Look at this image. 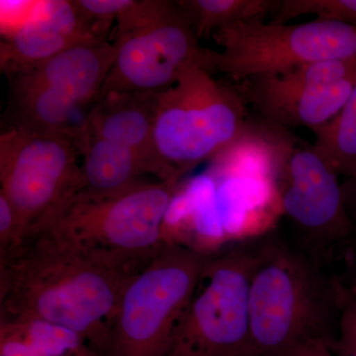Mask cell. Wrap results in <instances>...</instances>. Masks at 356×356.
<instances>
[{
  "label": "cell",
  "instance_id": "1",
  "mask_svg": "<svg viewBox=\"0 0 356 356\" xmlns=\"http://www.w3.org/2000/svg\"><path fill=\"white\" fill-rule=\"evenodd\" d=\"M147 261L35 227L18 247L0 252V323L60 325L104 355L124 290Z\"/></svg>",
  "mask_w": 356,
  "mask_h": 356
},
{
  "label": "cell",
  "instance_id": "2",
  "mask_svg": "<svg viewBox=\"0 0 356 356\" xmlns=\"http://www.w3.org/2000/svg\"><path fill=\"white\" fill-rule=\"evenodd\" d=\"M250 282L248 356L287 353L312 341L336 339L343 284L297 245L268 238L257 245Z\"/></svg>",
  "mask_w": 356,
  "mask_h": 356
},
{
  "label": "cell",
  "instance_id": "3",
  "mask_svg": "<svg viewBox=\"0 0 356 356\" xmlns=\"http://www.w3.org/2000/svg\"><path fill=\"white\" fill-rule=\"evenodd\" d=\"M240 88L193 67L159 93L154 147L166 181L180 184L204 161L217 159L250 132Z\"/></svg>",
  "mask_w": 356,
  "mask_h": 356
},
{
  "label": "cell",
  "instance_id": "4",
  "mask_svg": "<svg viewBox=\"0 0 356 356\" xmlns=\"http://www.w3.org/2000/svg\"><path fill=\"white\" fill-rule=\"evenodd\" d=\"M116 21L114 62L99 93H161L193 67L213 74L215 51L199 44L178 1L133 0Z\"/></svg>",
  "mask_w": 356,
  "mask_h": 356
},
{
  "label": "cell",
  "instance_id": "5",
  "mask_svg": "<svg viewBox=\"0 0 356 356\" xmlns=\"http://www.w3.org/2000/svg\"><path fill=\"white\" fill-rule=\"evenodd\" d=\"M208 252L165 243L122 295L105 356H166L191 303Z\"/></svg>",
  "mask_w": 356,
  "mask_h": 356
},
{
  "label": "cell",
  "instance_id": "6",
  "mask_svg": "<svg viewBox=\"0 0 356 356\" xmlns=\"http://www.w3.org/2000/svg\"><path fill=\"white\" fill-rule=\"evenodd\" d=\"M180 186L143 179L111 193L77 188L33 228L46 227L89 248L147 261L166 243L165 217Z\"/></svg>",
  "mask_w": 356,
  "mask_h": 356
},
{
  "label": "cell",
  "instance_id": "7",
  "mask_svg": "<svg viewBox=\"0 0 356 356\" xmlns=\"http://www.w3.org/2000/svg\"><path fill=\"white\" fill-rule=\"evenodd\" d=\"M109 41L77 44L41 64L6 74L8 104L4 128L76 138L74 114L90 108L113 65Z\"/></svg>",
  "mask_w": 356,
  "mask_h": 356
},
{
  "label": "cell",
  "instance_id": "8",
  "mask_svg": "<svg viewBox=\"0 0 356 356\" xmlns=\"http://www.w3.org/2000/svg\"><path fill=\"white\" fill-rule=\"evenodd\" d=\"M257 245L208 255L166 356H248Z\"/></svg>",
  "mask_w": 356,
  "mask_h": 356
},
{
  "label": "cell",
  "instance_id": "9",
  "mask_svg": "<svg viewBox=\"0 0 356 356\" xmlns=\"http://www.w3.org/2000/svg\"><path fill=\"white\" fill-rule=\"evenodd\" d=\"M213 38L222 49L215 51L213 72L238 81L322 60L356 58V28L334 21L282 25L242 21L215 32Z\"/></svg>",
  "mask_w": 356,
  "mask_h": 356
},
{
  "label": "cell",
  "instance_id": "10",
  "mask_svg": "<svg viewBox=\"0 0 356 356\" xmlns=\"http://www.w3.org/2000/svg\"><path fill=\"white\" fill-rule=\"evenodd\" d=\"M76 140L65 134L4 128L0 136V194L26 233L79 187Z\"/></svg>",
  "mask_w": 356,
  "mask_h": 356
},
{
  "label": "cell",
  "instance_id": "11",
  "mask_svg": "<svg viewBox=\"0 0 356 356\" xmlns=\"http://www.w3.org/2000/svg\"><path fill=\"white\" fill-rule=\"evenodd\" d=\"M281 207L300 235L296 245L323 264L322 255L355 234L339 175L314 146L287 140L278 161Z\"/></svg>",
  "mask_w": 356,
  "mask_h": 356
},
{
  "label": "cell",
  "instance_id": "12",
  "mask_svg": "<svg viewBox=\"0 0 356 356\" xmlns=\"http://www.w3.org/2000/svg\"><path fill=\"white\" fill-rule=\"evenodd\" d=\"M0 63L6 74L41 64L72 47L90 41H108L76 0L40 1L32 15L6 34Z\"/></svg>",
  "mask_w": 356,
  "mask_h": 356
},
{
  "label": "cell",
  "instance_id": "13",
  "mask_svg": "<svg viewBox=\"0 0 356 356\" xmlns=\"http://www.w3.org/2000/svg\"><path fill=\"white\" fill-rule=\"evenodd\" d=\"M241 92L273 127H306L312 132L327 125L343 109L356 84V76L322 88H284L266 76L242 81Z\"/></svg>",
  "mask_w": 356,
  "mask_h": 356
},
{
  "label": "cell",
  "instance_id": "14",
  "mask_svg": "<svg viewBox=\"0 0 356 356\" xmlns=\"http://www.w3.org/2000/svg\"><path fill=\"white\" fill-rule=\"evenodd\" d=\"M159 95L133 91L99 93L83 125L89 132L131 149L149 166L152 175L166 181L154 147Z\"/></svg>",
  "mask_w": 356,
  "mask_h": 356
},
{
  "label": "cell",
  "instance_id": "15",
  "mask_svg": "<svg viewBox=\"0 0 356 356\" xmlns=\"http://www.w3.org/2000/svg\"><path fill=\"white\" fill-rule=\"evenodd\" d=\"M83 154L79 187L92 193H111L128 188L152 175L149 166L127 147L89 132L83 122L76 138Z\"/></svg>",
  "mask_w": 356,
  "mask_h": 356
},
{
  "label": "cell",
  "instance_id": "16",
  "mask_svg": "<svg viewBox=\"0 0 356 356\" xmlns=\"http://www.w3.org/2000/svg\"><path fill=\"white\" fill-rule=\"evenodd\" d=\"M198 39L242 21L277 13L281 0H179Z\"/></svg>",
  "mask_w": 356,
  "mask_h": 356
},
{
  "label": "cell",
  "instance_id": "17",
  "mask_svg": "<svg viewBox=\"0 0 356 356\" xmlns=\"http://www.w3.org/2000/svg\"><path fill=\"white\" fill-rule=\"evenodd\" d=\"M313 133V146L325 163L337 175L356 184V84L341 112Z\"/></svg>",
  "mask_w": 356,
  "mask_h": 356
},
{
  "label": "cell",
  "instance_id": "18",
  "mask_svg": "<svg viewBox=\"0 0 356 356\" xmlns=\"http://www.w3.org/2000/svg\"><path fill=\"white\" fill-rule=\"evenodd\" d=\"M0 332L19 337L47 356H98L81 334L50 323L41 321L0 323Z\"/></svg>",
  "mask_w": 356,
  "mask_h": 356
},
{
  "label": "cell",
  "instance_id": "19",
  "mask_svg": "<svg viewBox=\"0 0 356 356\" xmlns=\"http://www.w3.org/2000/svg\"><path fill=\"white\" fill-rule=\"evenodd\" d=\"M303 15L316 19L334 21L356 28V0H281L270 24H286L287 21Z\"/></svg>",
  "mask_w": 356,
  "mask_h": 356
},
{
  "label": "cell",
  "instance_id": "20",
  "mask_svg": "<svg viewBox=\"0 0 356 356\" xmlns=\"http://www.w3.org/2000/svg\"><path fill=\"white\" fill-rule=\"evenodd\" d=\"M329 346L336 356H356V298L343 284L341 324Z\"/></svg>",
  "mask_w": 356,
  "mask_h": 356
},
{
  "label": "cell",
  "instance_id": "21",
  "mask_svg": "<svg viewBox=\"0 0 356 356\" xmlns=\"http://www.w3.org/2000/svg\"><path fill=\"white\" fill-rule=\"evenodd\" d=\"M133 0H76L88 17L95 21L100 36L107 39L112 22L132 3Z\"/></svg>",
  "mask_w": 356,
  "mask_h": 356
},
{
  "label": "cell",
  "instance_id": "22",
  "mask_svg": "<svg viewBox=\"0 0 356 356\" xmlns=\"http://www.w3.org/2000/svg\"><path fill=\"white\" fill-rule=\"evenodd\" d=\"M24 236V229L13 206L0 194V252L18 247Z\"/></svg>",
  "mask_w": 356,
  "mask_h": 356
},
{
  "label": "cell",
  "instance_id": "23",
  "mask_svg": "<svg viewBox=\"0 0 356 356\" xmlns=\"http://www.w3.org/2000/svg\"><path fill=\"white\" fill-rule=\"evenodd\" d=\"M0 356H47L19 337L0 332Z\"/></svg>",
  "mask_w": 356,
  "mask_h": 356
},
{
  "label": "cell",
  "instance_id": "24",
  "mask_svg": "<svg viewBox=\"0 0 356 356\" xmlns=\"http://www.w3.org/2000/svg\"><path fill=\"white\" fill-rule=\"evenodd\" d=\"M291 356H336L324 341H312L291 351Z\"/></svg>",
  "mask_w": 356,
  "mask_h": 356
},
{
  "label": "cell",
  "instance_id": "25",
  "mask_svg": "<svg viewBox=\"0 0 356 356\" xmlns=\"http://www.w3.org/2000/svg\"><path fill=\"white\" fill-rule=\"evenodd\" d=\"M348 292L356 298V252H350L346 254V270L339 276Z\"/></svg>",
  "mask_w": 356,
  "mask_h": 356
},
{
  "label": "cell",
  "instance_id": "26",
  "mask_svg": "<svg viewBox=\"0 0 356 356\" xmlns=\"http://www.w3.org/2000/svg\"><path fill=\"white\" fill-rule=\"evenodd\" d=\"M343 188L344 203H346V211L353 224V231L356 233V184L348 181L341 184Z\"/></svg>",
  "mask_w": 356,
  "mask_h": 356
},
{
  "label": "cell",
  "instance_id": "27",
  "mask_svg": "<svg viewBox=\"0 0 356 356\" xmlns=\"http://www.w3.org/2000/svg\"><path fill=\"white\" fill-rule=\"evenodd\" d=\"M273 356H291V351L287 353H281V355H273Z\"/></svg>",
  "mask_w": 356,
  "mask_h": 356
}]
</instances>
